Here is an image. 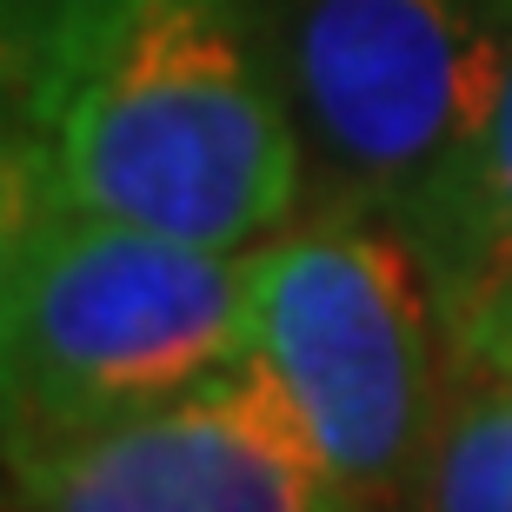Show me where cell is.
Wrapping results in <instances>:
<instances>
[{
  "mask_svg": "<svg viewBox=\"0 0 512 512\" xmlns=\"http://www.w3.org/2000/svg\"><path fill=\"white\" fill-rule=\"evenodd\" d=\"M247 260V360L313 433L346 499L386 493L433 426V333L446 313L419 247L393 220L320 207Z\"/></svg>",
  "mask_w": 512,
  "mask_h": 512,
  "instance_id": "277c9868",
  "label": "cell"
},
{
  "mask_svg": "<svg viewBox=\"0 0 512 512\" xmlns=\"http://www.w3.org/2000/svg\"><path fill=\"white\" fill-rule=\"evenodd\" d=\"M426 512H512V380L466 399L439 433Z\"/></svg>",
  "mask_w": 512,
  "mask_h": 512,
  "instance_id": "52a82bcc",
  "label": "cell"
},
{
  "mask_svg": "<svg viewBox=\"0 0 512 512\" xmlns=\"http://www.w3.org/2000/svg\"><path fill=\"white\" fill-rule=\"evenodd\" d=\"M413 247H419L426 280L439 293L446 333L493 286L512 280V60H506V80H499V94H493V114L479 127L473 160L453 180V193L426 213Z\"/></svg>",
  "mask_w": 512,
  "mask_h": 512,
  "instance_id": "8992f818",
  "label": "cell"
},
{
  "mask_svg": "<svg viewBox=\"0 0 512 512\" xmlns=\"http://www.w3.org/2000/svg\"><path fill=\"white\" fill-rule=\"evenodd\" d=\"M20 512H346L333 466L253 360L173 406L14 466Z\"/></svg>",
  "mask_w": 512,
  "mask_h": 512,
  "instance_id": "5b68a950",
  "label": "cell"
},
{
  "mask_svg": "<svg viewBox=\"0 0 512 512\" xmlns=\"http://www.w3.org/2000/svg\"><path fill=\"white\" fill-rule=\"evenodd\" d=\"M7 200L253 253L306 200L266 0H7Z\"/></svg>",
  "mask_w": 512,
  "mask_h": 512,
  "instance_id": "6da1fadb",
  "label": "cell"
},
{
  "mask_svg": "<svg viewBox=\"0 0 512 512\" xmlns=\"http://www.w3.org/2000/svg\"><path fill=\"white\" fill-rule=\"evenodd\" d=\"M247 340V253L7 200L0 380L14 466L187 399L247 360Z\"/></svg>",
  "mask_w": 512,
  "mask_h": 512,
  "instance_id": "7a4b0ae2",
  "label": "cell"
},
{
  "mask_svg": "<svg viewBox=\"0 0 512 512\" xmlns=\"http://www.w3.org/2000/svg\"><path fill=\"white\" fill-rule=\"evenodd\" d=\"M306 180L406 240L453 193L512 60V0H266Z\"/></svg>",
  "mask_w": 512,
  "mask_h": 512,
  "instance_id": "3957f363",
  "label": "cell"
},
{
  "mask_svg": "<svg viewBox=\"0 0 512 512\" xmlns=\"http://www.w3.org/2000/svg\"><path fill=\"white\" fill-rule=\"evenodd\" d=\"M459 353L479 366V373H493V380H512V280L493 286L486 300L453 326Z\"/></svg>",
  "mask_w": 512,
  "mask_h": 512,
  "instance_id": "ba28073f",
  "label": "cell"
}]
</instances>
